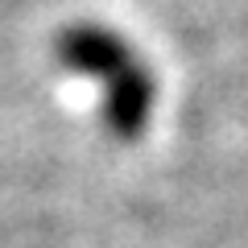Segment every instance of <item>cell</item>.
I'll return each instance as SVG.
<instances>
[{
    "label": "cell",
    "mask_w": 248,
    "mask_h": 248,
    "mask_svg": "<svg viewBox=\"0 0 248 248\" xmlns=\"http://www.w3.org/2000/svg\"><path fill=\"white\" fill-rule=\"evenodd\" d=\"M54 54H58L62 66H71V71L108 87L104 120L120 141L141 137L149 108H153V79L145 71V62L124 46L120 33H112L104 25H71L58 33Z\"/></svg>",
    "instance_id": "obj_1"
}]
</instances>
